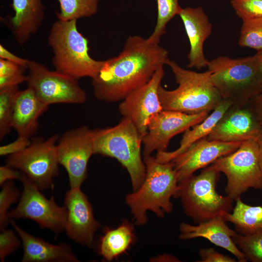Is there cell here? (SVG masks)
<instances>
[{
	"instance_id": "cell-1",
	"label": "cell",
	"mask_w": 262,
	"mask_h": 262,
	"mask_svg": "<svg viewBox=\"0 0 262 262\" xmlns=\"http://www.w3.org/2000/svg\"><path fill=\"white\" fill-rule=\"evenodd\" d=\"M168 52L159 44L140 35L129 36L119 54L105 60L92 79L95 97L107 102L122 101L147 83L169 59Z\"/></svg>"
},
{
	"instance_id": "cell-2",
	"label": "cell",
	"mask_w": 262,
	"mask_h": 262,
	"mask_svg": "<svg viewBox=\"0 0 262 262\" xmlns=\"http://www.w3.org/2000/svg\"><path fill=\"white\" fill-rule=\"evenodd\" d=\"M143 160L145 178L137 190L125 197L133 219L139 226L147 223L148 211L161 218L165 213L172 212L171 198L175 197L179 183L177 173L171 162H159L151 155L145 156Z\"/></svg>"
},
{
	"instance_id": "cell-3",
	"label": "cell",
	"mask_w": 262,
	"mask_h": 262,
	"mask_svg": "<svg viewBox=\"0 0 262 262\" xmlns=\"http://www.w3.org/2000/svg\"><path fill=\"white\" fill-rule=\"evenodd\" d=\"M166 65L170 67L178 86L173 90L159 86L158 94L163 110L189 114L210 113L222 100L208 70L197 72L184 69L169 59Z\"/></svg>"
},
{
	"instance_id": "cell-4",
	"label": "cell",
	"mask_w": 262,
	"mask_h": 262,
	"mask_svg": "<svg viewBox=\"0 0 262 262\" xmlns=\"http://www.w3.org/2000/svg\"><path fill=\"white\" fill-rule=\"evenodd\" d=\"M76 19L60 20L51 26L48 42L52 50L55 70L75 79L95 78L105 60L93 59L89 54V40L78 30Z\"/></svg>"
},
{
	"instance_id": "cell-5",
	"label": "cell",
	"mask_w": 262,
	"mask_h": 262,
	"mask_svg": "<svg viewBox=\"0 0 262 262\" xmlns=\"http://www.w3.org/2000/svg\"><path fill=\"white\" fill-rule=\"evenodd\" d=\"M94 154L114 158L127 170L133 191L137 190L146 176L141 156L142 137L132 122L123 117L114 126L92 130Z\"/></svg>"
},
{
	"instance_id": "cell-6",
	"label": "cell",
	"mask_w": 262,
	"mask_h": 262,
	"mask_svg": "<svg viewBox=\"0 0 262 262\" xmlns=\"http://www.w3.org/2000/svg\"><path fill=\"white\" fill-rule=\"evenodd\" d=\"M220 172L211 164L197 175L180 181L174 198L181 200L185 213L199 223L231 213L233 200L217 193Z\"/></svg>"
},
{
	"instance_id": "cell-7",
	"label": "cell",
	"mask_w": 262,
	"mask_h": 262,
	"mask_svg": "<svg viewBox=\"0 0 262 262\" xmlns=\"http://www.w3.org/2000/svg\"><path fill=\"white\" fill-rule=\"evenodd\" d=\"M213 84L222 99L245 105L262 93L253 55L239 58L219 56L209 61Z\"/></svg>"
},
{
	"instance_id": "cell-8",
	"label": "cell",
	"mask_w": 262,
	"mask_h": 262,
	"mask_svg": "<svg viewBox=\"0 0 262 262\" xmlns=\"http://www.w3.org/2000/svg\"><path fill=\"white\" fill-rule=\"evenodd\" d=\"M211 165L225 175L227 182L225 191L233 200L241 198L249 188L262 189V171L257 141L242 142L236 150L217 159Z\"/></svg>"
},
{
	"instance_id": "cell-9",
	"label": "cell",
	"mask_w": 262,
	"mask_h": 262,
	"mask_svg": "<svg viewBox=\"0 0 262 262\" xmlns=\"http://www.w3.org/2000/svg\"><path fill=\"white\" fill-rule=\"evenodd\" d=\"M58 138L59 135L55 134L46 140L34 139L23 150L7 156L6 164L20 171L41 191L52 188L53 180L59 175Z\"/></svg>"
},
{
	"instance_id": "cell-10",
	"label": "cell",
	"mask_w": 262,
	"mask_h": 262,
	"mask_svg": "<svg viewBox=\"0 0 262 262\" xmlns=\"http://www.w3.org/2000/svg\"><path fill=\"white\" fill-rule=\"evenodd\" d=\"M27 70V87L48 106L58 103L80 104L85 102L86 94L78 80L55 70H50L34 61H29Z\"/></svg>"
},
{
	"instance_id": "cell-11",
	"label": "cell",
	"mask_w": 262,
	"mask_h": 262,
	"mask_svg": "<svg viewBox=\"0 0 262 262\" xmlns=\"http://www.w3.org/2000/svg\"><path fill=\"white\" fill-rule=\"evenodd\" d=\"M19 180L23 185V191L17 207L8 212L9 219H31L42 229H49L56 235L65 230L67 217L65 206L58 205L53 196L47 198L22 172Z\"/></svg>"
},
{
	"instance_id": "cell-12",
	"label": "cell",
	"mask_w": 262,
	"mask_h": 262,
	"mask_svg": "<svg viewBox=\"0 0 262 262\" xmlns=\"http://www.w3.org/2000/svg\"><path fill=\"white\" fill-rule=\"evenodd\" d=\"M92 130L81 126L64 133L56 144L59 164L67 172L70 188H80L87 178L88 161L94 154Z\"/></svg>"
},
{
	"instance_id": "cell-13",
	"label": "cell",
	"mask_w": 262,
	"mask_h": 262,
	"mask_svg": "<svg viewBox=\"0 0 262 262\" xmlns=\"http://www.w3.org/2000/svg\"><path fill=\"white\" fill-rule=\"evenodd\" d=\"M209 113L196 114L164 110L154 115L149 119L146 134L142 138L144 157L155 151H166L172 137L184 132L206 118Z\"/></svg>"
},
{
	"instance_id": "cell-14",
	"label": "cell",
	"mask_w": 262,
	"mask_h": 262,
	"mask_svg": "<svg viewBox=\"0 0 262 262\" xmlns=\"http://www.w3.org/2000/svg\"><path fill=\"white\" fill-rule=\"evenodd\" d=\"M164 66H160L147 83L129 94L118 106L121 115L132 122L142 138L147 132L151 117L163 110L158 89L164 75Z\"/></svg>"
},
{
	"instance_id": "cell-15",
	"label": "cell",
	"mask_w": 262,
	"mask_h": 262,
	"mask_svg": "<svg viewBox=\"0 0 262 262\" xmlns=\"http://www.w3.org/2000/svg\"><path fill=\"white\" fill-rule=\"evenodd\" d=\"M64 205L67 210L65 230L75 242L89 247L100 224L94 218L92 206L80 188H71L65 195Z\"/></svg>"
},
{
	"instance_id": "cell-16",
	"label": "cell",
	"mask_w": 262,
	"mask_h": 262,
	"mask_svg": "<svg viewBox=\"0 0 262 262\" xmlns=\"http://www.w3.org/2000/svg\"><path fill=\"white\" fill-rule=\"evenodd\" d=\"M262 131V125L248 103L233 104L227 109L206 138L226 142L257 141Z\"/></svg>"
},
{
	"instance_id": "cell-17",
	"label": "cell",
	"mask_w": 262,
	"mask_h": 262,
	"mask_svg": "<svg viewBox=\"0 0 262 262\" xmlns=\"http://www.w3.org/2000/svg\"><path fill=\"white\" fill-rule=\"evenodd\" d=\"M206 137L194 143L170 162L177 173L179 182L233 152L242 143L209 140Z\"/></svg>"
},
{
	"instance_id": "cell-18",
	"label": "cell",
	"mask_w": 262,
	"mask_h": 262,
	"mask_svg": "<svg viewBox=\"0 0 262 262\" xmlns=\"http://www.w3.org/2000/svg\"><path fill=\"white\" fill-rule=\"evenodd\" d=\"M179 16L182 21L190 43L187 66L200 69L207 67L209 61L203 51V45L210 36L212 25L201 7L182 8Z\"/></svg>"
},
{
	"instance_id": "cell-19",
	"label": "cell",
	"mask_w": 262,
	"mask_h": 262,
	"mask_svg": "<svg viewBox=\"0 0 262 262\" xmlns=\"http://www.w3.org/2000/svg\"><path fill=\"white\" fill-rule=\"evenodd\" d=\"M179 238L182 240L204 238L213 244L227 250L233 254L239 262L247 261L245 255L237 247L233 237L237 233L226 223L223 216H219L197 225L182 223L180 226Z\"/></svg>"
},
{
	"instance_id": "cell-20",
	"label": "cell",
	"mask_w": 262,
	"mask_h": 262,
	"mask_svg": "<svg viewBox=\"0 0 262 262\" xmlns=\"http://www.w3.org/2000/svg\"><path fill=\"white\" fill-rule=\"evenodd\" d=\"M10 223L20 237L23 249L22 262H79L70 246L66 243H49L19 227L13 219Z\"/></svg>"
},
{
	"instance_id": "cell-21",
	"label": "cell",
	"mask_w": 262,
	"mask_h": 262,
	"mask_svg": "<svg viewBox=\"0 0 262 262\" xmlns=\"http://www.w3.org/2000/svg\"><path fill=\"white\" fill-rule=\"evenodd\" d=\"M48 107L30 88L19 90L14 101L12 128L18 136L30 138L37 132L39 118Z\"/></svg>"
},
{
	"instance_id": "cell-22",
	"label": "cell",
	"mask_w": 262,
	"mask_h": 262,
	"mask_svg": "<svg viewBox=\"0 0 262 262\" xmlns=\"http://www.w3.org/2000/svg\"><path fill=\"white\" fill-rule=\"evenodd\" d=\"M14 15L8 21L14 37L23 45L39 29L45 16L41 0H12Z\"/></svg>"
},
{
	"instance_id": "cell-23",
	"label": "cell",
	"mask_w": 262,
	"mask_h": 262,
	"mask_svg": "<svg viewBox=\"0 0 262 262\" xmlns=\"http://www.w3.org/2000/svg\"><path fill=\"white\" fill-rule=\"evenodd\" d=\"M232 105V102L229 100L222 99L206 118L184 132L177 149L172 151L166 150L157 152L155 157L157 160L163 163L170 162L194 143L207 136L223 114Z\"/></svg>"
},
{
	"instance_id": "cell-24",
	"label": "cell",
	"mask_w": 262,
	"mask_h": 262,
	"mask_svg": "<svg viewBox=\"0 0 262 262\" xmlns=\"http://www.w3.org/2000/svg\"><path fill=\"white\" fill-rule=\"evenodd\" d=\"M133 226L127 222L115 229L106 228L100 238L99 254L110 262L126 252L134 241Z\"/></svg>"
},
{
	"instance_id": "cell-25",
	"label": "cell",
	"mask_w": 262,
	"mask_h": 262,
	"mask_svg": "<svg viewBox=\"0 0 262 262\" xmlns=\"http://www.w3.org/2000/svg\"><path fill=\"white\" fill-rule=\"evenodd\" d=\"M235 201L231 212L223 216L225 221L233 224L236 231L241 234L262 231V206L246 204L241 198Z\"/></svg>"
},
{
	"instance_id": "cell-26",
	"label": "cell",
	"mask_w": 262,
	"mask_h": 262,
	"mask_svg": "<svg viewBox=\"0 0 262 262\" xmlns=\"http://www.w3.org/2000/svg\"><path fill=\"white\" fill-rule=\"evenodd\" d=\"M59 11L56 12L59 20L66 21L87 17L95 15L100 0H58Z\"/></svg>"
},
{
	"instance_id": "cell-27",
	"label": "cell",
	"mask_w": 262,
	"mask_h": 262,
	"mask_svg": "<svg viewBox=\"0 0 262 262\" xmlns=\"http://www.w3.org/2000/svg\"><path fill=\"white\" fill-rule=\"evenodd\" d=\"M180 0H156L157 6V21L154 29L147 40L153 43L159 44L161 37L166 33L168 23L176 16L179 15L182 8Z\"/></svg>"
},
{
	"instance_id": "cell-28",
	"label": "cell",
	"mask_w": 262,
	"mask_h": 262,
	"mask_svg": "<svg viewBox=\"0 0 262 262\" xmlns=\"http://www.w3.org/2000/svg\"><path fill=\"white\" fill-rule=\"evenodd\" d=\"M18 86L0 88V140L11 131L12 117L15 98L19 92Z\"/></svg>"
},
{
	"instance_id": "cell-29",
	"label": "cell",
	"mask_w": 262,
	"mask_h": 262,
	"mask_svg": "<svg viewBox=\"0 0 262 262\" xmlns=\"http://www.w3.org/2000/svg\"><path fill=\"white\" fill-rule=\"evenodd\" d=\"M232 239L247 261L262 262V230L244 235L237 232Z\"/></svg>"
},
{
	"instance_id": "cell-30",
	"label": "cell",
	"mask_w": 262,
	"mask_h": 262,
	"mask_svg": "<svg viewBox=\"0 0 262 262\" xmlns=\"http://www.w3.org/2000/svg\"><path fill=\"white\" fill-rule=\"evenodd\" d=\"M239 45L258 51L262 50V18L243 21Z\"/></svg>"
},
{
	"instance_id": "cell-31",
	"label": "cell",
	"mask_w": 262,
	"mask_h": 262,
	"mask_svg": "<svg viewBox=\"0 0 262 262\" xmlns=\"http://www.w3.org/2000/svg\"><path fill=\"white\" fill-rule=\"evenodd\" d=\"M0 192V230L6 229L10 223L8 216V210L13 203H16L21 194L19 189L14 182L8 180L1 186Z\"/></svg>"
},
{
	"instance_id": "cell-32",
	"label": "cell",
	"mask_w": 262,
	"mask_h": 262,
	"mask_svg": "<svg viewBox=\"0 0 262 262\" xmlns=\"http://www.w3.org/2000/svg\"><path fill=\"white\" fill-rule=\"evenodd\" d=\"M26 69L18 64L0 58V88L18 86L26 82Z\"/></svg>"
},
{
	"instance_id": "cell-33",
	"label": "cell",
	"mask_w": 262,
	"mask_h": 262,
	"mask_svg": "<svg viewBox=\"0 0 262 262\" xmlns=\"http://www.w3.org/2000/svg\"><path fill=\"white\" fill-rule=\"evenodd\" d=\"M230 4L242 21L262 18V0H231Z\"/></svg>"
},
{
	"instance_id": "cell-34",
	"label": "cell",
	"mask_w": 262,
	"mask_h": 262,
	"mask_svg": "<svg viewBox=\"0 0 262 262\" xmlns=\"http://www.w3.org/2000/svg\"><path fill=\"white\" fill-rule=\"evenodd\" d=\"M0 231V261L3 262L8 255L14 253L22 246V242L15 230L6 229Z\"/></svg>"
},
{
	"instance_id": "cell-35",
	"label": "cell",
	"mask_w": 262,
	"mask_h": 262,
	"mask_svg": "<svg viewBox=\"0 0 262 262\" xmlns=\"http://www.w3.org/2000/svg\"><path fill=\"white\" fill-rule=\"evenodd\" d=\"M200 262H236L237 260L225 255L212 247L200 248L199 250Z\"/></svg>"
},
{
	"instance_id": "cell-36",
	"label": "cell",
	"mask_w": 262,
	"mask_h": 262,
	"mask_svg": "<svg viewBox=\"0 0 262 262\" xmlns=\"http://www.w3.org/2000/svg\"><path fill=\"white\" fill-rule=\"evenodd\" d=\"M31 143L29 138L18 136L14 141L0 147V156H8L23 150Z\"/></svg>"
},
{
	"instance_id": "cell-37",
	"label": "cell",
	"mask_w": 262,
	"mask_h": 262,
	"mask_svg": "<svg viewBox=\"0 0 262 262\" xmlns=\"http://www.w3.org/2000/svg\"><path fill=\"white\" fill-rule=\"evenodd\" d=\"M7 164L0 166V185L5 182L13 180H19L21 175V172L17 170Z\"/></svg>"
},
{
	"instance_id": "cell-38",
	"label": "cell",
	"mask_w": 262,
	"mask_h": 262,
	"mask_svg": "<svg viewBox=\"0 0 262 262\" xmlns=\"http://www.w3.org/2000/svg\"><path fill=\"white\" fill-rule=\"evenodd\" d=\"M0 58L11 61L27 69L29 60L19 57L0 45Z\"/></svg>"
},
{
	"instance_id": "cell-39",
	"label": "cell",
	"mask_w": 262,
	"mask_h": 262,
	"mask_svg": "<svg viewBox=\"0 0 262 262\" xmlns=\"http://www.w3.org/2000/svg\"><path fill=\"white\" fill-rule=\"evenodd\" d=\"M248 104L262 125V93L252 99Z\"/></svg>"
},
{
	"instance_id": "cell-40",
	"label": "cell",
	"mask_w": 262,
	"mask_h": 262,
	"mask_svg": "<svg viewBox=\"0 0 262 262\" xmlns=\"http://www.w3.org/2000/svg\"><path fill=\"white\" fill-rule=\"evenodd\" d=\"M259 79L262 86V50L253 55Z\"/></svg>"
},
{
	"instance_id": "cell-41",
	"label": "cell",
	"mask_w": 262,
	"mask_h": 262,
	"mask_svg": "<svg viewBox=\"0 0 262 262\" xmlns=\"http://www.w3.org/2000/svg\"><path fill=\"white\" fill-rule=\"evenodd\" d=\"M257 143L258 145V155L260 165L262 171V131L259 137Z\"/></svg>"
}]
</instances>
